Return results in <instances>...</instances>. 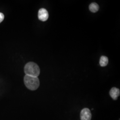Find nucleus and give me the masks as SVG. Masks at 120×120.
<instances>
[{
	"mask_svg": "<svg viewBox=\"0 0 120 120\" xmlns=\"http://www.w3.org/2000/svg\"><path fill=\"white\" fill-rule=\"evenodd\" d=\"M24 71L26 75L38 77L40 73V69L38 65L33 62H30L26 64Z\"/></svg>",
	"mask_w": 120,
	"mask_h": 120,
	"instance_id": "f257e3e1",
	"label": "nucleus"
},
{
	"mask_svg": "<svg viewBox=\"0 0 120 120\" xmlns=\"http://www.w3.org/2000/svg\"><path fill=\"white\" fill-rule=\"evenodd\" d=\"M24 80L26 87L30 90H36L40 86V82L38 77L26 75Z\"/></svg>",
	"mask_w": 120,
	"mask_h": 120,
	"instance_id": "f03ea898",
	"label": "nucleus"
},
{
	"mask_svg": "<svg viewBox=\"0 0 120 120\" xmlns=\"http://www.w3.org/2000/svg\"><path fill=\"white\" fill-rule=\"evenodd\" d=\"M92 114L90 109L88 108L83 109L80 113V118L81 120H91Z\"/></svg>",
	"mask_w": 120,
	"mask_h": 120,
	"instance_id": "7ed1b4c3",
	"label": "nucleus"
},
{
	"mask_svg": "<svg viewBox=\"0 0 120 120\" xmlns=\"http://www.w3.org/2000/svg\"><path fill=\"white\" fill-rule=\"evenodd\" d=\"M38 17L39 19L42 22L47 21L49 18V13L47 10L44 8L40 9L39 10Z\"/></svg>",
	"mask_w": 120,
	"mask_h": 120,
	"instance_id": "20e7f679",
	"label": "nucleus"
},
{
	"mask_svg": "<svg viewBox=\"0 0 120 120\" xmlns=\"http://www.w3.org/2000/svg\"><path fill=\"white\" fill-rule=\"evenodd\" d=\"M109 94L112 98L114 100H116L118 98V97L120 96V90L116 87H113L110 91Z\"/></svg>",
	"mask_w": 120,
	"mask_h": 120,
	"instance_id": "39448f33",
	"label": "nucleus"
},
{
	"mask_svg": "<svg viewBox=\"0 0 120 120\" xmlns=\"http://www.w3.org/2000/svg\"><path fill=\"white\" fill-rule=\"evenodd\" d=\"M108 58L106 56H101L100 59V64L102 67L106 66L108 64Z\"/></svg>",
	"mask_w": 120,
	"mask_h": 120,
	"instance_id": "423d86ee",
	"label": "nucleus"
},
{
	"mask_svg": "<svg viewBox=\"0 0 120 120\" xmlns=\"http://www.w3.org/2000/svg\"><path fill=\"white\" fill-rule=\"evenodd\" d=\"M89 9L91 12L93 13H96L98 10L99 9V7L98 4H97L96 3H92L89 6Z\"/></svg>",
	"mask_w": 120,
	"mask_h": 120,
	"instance_id": "0eeeda50",
	"label": "nucleus"
},
{
	"mask_svg": "<svg viewBox=\"0 0 120 120\" xmlns=\"http://www.w3.org/2000/svg\"><path fill=\"white\" fill-rule=\"evenodd\" d=\"M4 15L2 13H0V23L4 19Z\"/></svg>",
	"mask_w": 120,
	"mask_h": 120,
	"instance_id": "6e6552de",
	"label": "nucleus"
}]
</instances>
